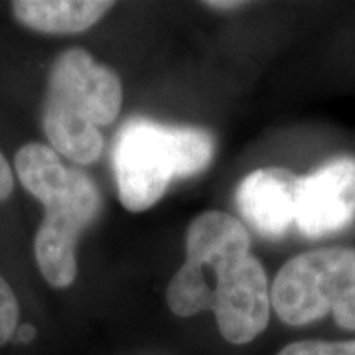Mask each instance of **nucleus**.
Segmentation results:
<instances>
[{
	"instance_id": "obj_1",
	"label": "nucleus",
	"mask_w": 355,
	"mask_h": 355,
	"mask_svg": "<svg viewBox=\"0 0 355 355\" xmlns=\"http://www.w3.org/2000/svg\"><path fill=\"white\" fill-rule=\"evenodd\" d=\"M166 302L180 318L214 312L219 334L235 345L251 343L266 330L268 279L237 217L203 211L191 221L186 231V261L166 288Z\"/></svg>"
},
{
	"instance_id": "obj_2",
	"label": "nucleus",
	"mask_w": 355,
	"mask_h": 355,
	"mask_svg": "<svg viewBox=\"0 0 355 355\" xmlns=\"http://www.w3.org/2000/svg\"><path fill=\"white\" fill-rule=\"evenodd\" d=\"M14 168L22 186L42 205L34 241L36 263L53 288H67L77 277V243L101 211V193L81 168L62 164L58 153L40 142L22 146Z\"/></svg>"
},
{
	"instance_id": "obj_3",
	"label": "nucleus",
	"mask_w": 355,
	"mask_h": 355,
	"mask_svg": "<svg viewBox=\"0 0 355 355\" xmlns=\"http://www.w3.org/2000/svg\"><path fill=\"white\" fill-rule=\"evenodd\" d=\"M123 105L116 71L97 64L81 48L62 51L51 64L42 109V125L55 153L79 166L103 153L101 127L111 125Z\"/></svg>"
},
{
	"instance_id": "obj_4",
	"label": "nucleus",
	"mask_w": 355,
	"mask_h": 355,
	"mask_svg": "<svg viewBox=\"0 0 355 355\" xmlns=\"http://www.w3.org/2000/svg\"><path fill=\"white\" fill-rule=\"evenodd\" d=\"M216 156L211 132L130 119L114 144V178L121 203L132 214L150 209L178 178L203 172Z\"/></svg>"
},
{
	"instance_id": "obj_5",
	"label": "nucleus",
	"mask_w": 355,
	"mask_h": 355,
	"mask_svg": "<svg viewBox=\"0 0 355 355\" xmlns=\"http://www.w3.org/2000/svg\"><path fill=\"white\" fill-rule=\"evenodd\" d=\"M270 308L286 326H308L326 314L355 331V249L324 247L292 257L270 288Z\"/></svg>"
},
{
	"instance_id": "obj_6",
	"label": "nucleus",
	"mask_w": 355,
	"mask_h": 355,
	"mask_svg": "<svg viewBox=\"0 0 355 355\" xmlns=\"http://www.w3.org/2000/svg\"><path fill=\"white\" fill-rule=\"evenodd\" d=\"M355 221V158L338 156L300 178L296 227L310 237H330Z\"/></svg>"
},
{
	"instance_id": "obj_7",
	"label": "nucleus",
	"mask_w": 355,
	"mask_h": 355,
	"mask_svg": "<svg viewBox=\"0 0 355 355\" xmlns=\"http://www.w3.org/2000/svg\"><path fill=\"white\" fill-rule=\"evenodd\" d=\"M300 176L288 168H259L245 176L235 202L243 219L268 239H279L296 225Z\"/></svg>"
},
{
	"instance_id": "obj_8",
	"label": "nucleus",
	"mask_w": 355,
	"mask_h": 355,
	"mask_svg": "<svg viewBox=\"0 0 355 355\" xmlns=\"http://www.w3.org/2000/svg\"><path fill=\"white\" fill-rule=\"evenodd\" d=\"M114 2L103 0H16V20L42 34H79L97 24Z\"/></svg>"
},
{
	"instance_id": "obj_9",
	"label": "nucleus",
	"mask_w": 355,
	"mask_h": 355,
	"mask_svg": "<svg viewBox=\"0 0 355 355\" xmlns=\"http://www.w3.org/2000/svg\"><path fill=\"white\" fill-rule=\"evenodd\" d=\"M277 355H355V340L349 342L304 340V342L288 343Z\"/></svg>"
},
{
	"instance_id": "obj_10",
	"label": "nucleus",
	"mask_w": 355,
	"mask_h": 355,
	"mask_svg": "<svg viewBox=\"0 0 355 355\" xmlns=\"http://www.w3.org/2000/svg\"><path fill=\"white\" fill-rule=\"evenodd\" d=\"M18 300L6 280L0 277V345L8 343L18 328Z\"/></svg>"
},
{
	"instance_id": "obj_11",
	"label": "nucleus",
	"mask_w": 355,
	"mask_h": 355,
	"mask_svg": "<svg viewBox=\"0 0 355 355\" xmlns=\"http://www.w3.org/2000/svg\"><path fill=\"white\" fill-rule=\"evenodd\" d=\"M12 190H14L12 170H10L8 162H6L4 154L0 153V202L8 200V196L12 193Z\"/></svg>"
},
{
	"instance_id": "obj_12",
	"label": "nucleus",
	"mask_w": 355,
	"mask_h": 355,
	"mask_svg": "<svg viewBox=\"0 0 355 355\" xmlns=\"http://www.w3.org/2000/svg\"><path fill=\"white\" fill-rule=\"evenodd\" d=\"M14 336H16V342L18 343L34 342V338H36V328H34L32 324H18Z\"/></svg>"
},
{
	"instance_id": "obj_13",
	"label": "nucleus",
	"mask_w": 355,
	"mask_h": 355,
	"mask_svg": "<svg viewBox=\"0 0 355 355\" xmlns=\"http://www.w3.org/2000/svg\"><path fill=\"white\" fill-rule=\"evenodd\" d=\"M207 6H211V8H217V10H231V8H235V6H243V2H219V0H216V2H205Z\"/></svg>"
}]
</instances>
